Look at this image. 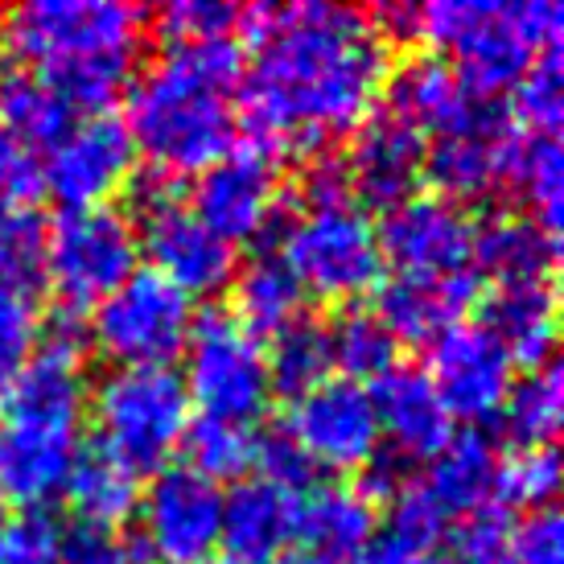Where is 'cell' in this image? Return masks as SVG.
Instances as JSON below:
<instances>
[{
	"mask_svg": "<svg viewBox=\"0 0 564 564\" xmlns=\"http://www.w3.org/2000/svg\"><path fill=\"white\" fill-rule=\"evenodd\" d=\"M243 124L264 153H322L376 116L392 46L350 4H256L243 13Z\"/></svg>",
	"mask_w": 564,
	"mask_h": 564,
	"instance_id": "6da1fadb",
	"label": "cell"
},
{
	"mask_svg": "<svg viewBox=\"0 0 564 564\" xmlns=\"http://www.w3.org/2000/svg\"><path fill=\"white\" fill-rule=\"evenodd\" d=\"M243 46L236 37L165 50L128 83V141L144 170L165 177L203 173L231 149L236 99L243 83Z\"/></svg>",
	"mask_w": 564,
	"mask_h": 564,
	"instance_id": "7a4b0ae2",
	"label": "cell"
},
{
	"mask_svg": "<svg viewBox=\"0 0 564 564\" xmlns=\"http://www.w3.org/2000/svg\"><path fill=\"white\" fill-rule=\"evenodd\" d=\"M87 404L83 334L70 322L42 329L33 359L0 388V507L46 511L79 457Z\"/></svg>",
	"mask_w": 564,
	"mask_h": 564,
	"instance_id": "3957f363",
	"label": "cell"
},
{
	"mask_svg": "<svg viewBox=\"0 0 564 564\" xmlns=\"http://www.w3.org/2000/svg\"><path fill=\"white\" fill-rule=\"evenodd\" d=\"M144 13L120 0H33L4 17V42L79 116H104L128 87Z\"/></svg>",
	"mask_w": 564,
	"mask_h": 564,
	"instance_id": "277c9868",
	"label": "cell"
},
{
	"mask_svg": "<svg viewBox=\"0 0 564 564\" xmlns=\"http://www.w3.org/2000/svg\"><path fill=\"white\" fill-rule=\"evenodd\" d=\"M416 42H433L454 58V75L474 99L516 91L532 63L564 42L556 0H437L416 9Z\"/></svg>",
	"mask_w": 564,
	"mask_h": 564,
	"instance_id": "5b68a950",
	"label": "cell"
},
{
	"mask_svg": "<svg viewBox=\"0 0 564 564\" xmlns=\"http://www.w3.org/2000/svg\"><path fill=\"white\" fill-rule=\"evenodd\" d=\"M95 445L128 470H165L189 429V395L173 367H111L91 388Z\"/></svg>",
	"mask_w": 564,
	"mask_h": 564,
	"instance_id": "8992f818",
	"label": "cell"
},
{
	"mask_svg": "<svg viewBox=\"0 0 564 564\" xmlns=\"http://www.w3.org/2000/svg\"><path fill=\"white\" fill-rule=\"evenodd\" d=\"M281 260L297 276L301 293L329 305H355L383 276L376 223L355 203L301 206L281 239Z\"/></svg>",
	"mask_w": 564,
	"mask_h": 564,
	"instance_id": "52a82bcc",
	"label": "cell"
},
{
	"mask_svg": "<svg viewBox=\"0 0 564 564\" xmlns=\"http://www.w3.org/2000/svg\"><path fill=\"white\" fill-rule=\"evenodd\" d=\"M141 264L137 223L116 206L63 210V219L46 227L42 276L66 314H87L108 301Z\"/></svg>",
	"mask_w": 564,
	"mask_h": 564,
	"instance_id": "ba28073f",
	"label": "cell"
},
{
	"mask_svg": "<svg viewBox=\"0 0 564 564\" xmlns=\"http://www.w3.org/2000/svg\"><path fill=\"white\" fill-rule=\"evenodd\" d=\"M182 383H186L189 408H198L210 421H260L272 400L264 338H256L231 310H210L194 317Z\"/></svg>",
	"mask_w": 564,
	"mask_h": 564,
	"instance_id": "9c48e42d",
	"label": "cell"
},
{
	"mask_svg": "<svg viewBox=\"0 0 564 564\" xmlns=\"http://www.w3.org/2000/svg\"><path fill=\"white\" fill-rule=\"evenodd\" d=\"M189 329L194 301L144 268L91 310V343L111 367H170L186 350Z\"/></svg>",
	"mask_w": 564,
	"mask_h": 564,
	"instance_id": "30bf717a",
	"label": "cell"
},
{
	"mask_svg": "<svg viewBox=\"0 0 564 564\" xmlns=\"http://www.w3.org/2000/svg\"><path fill=\"white\" fill-rule=\"evenodd\" d=\"M519 141L523 132L495 99H470L449 124L433 132V144H424V173L437 186L433 194L457 206L495 198L511 186Z\"/></svg>",
	"mask_w": 564,
	"mask_h": 564,
	"instance_id": "8fae6325",
	"label": "cell"
},
{
	"mask_svg": "<svg viewBox=\"0 0 564 564\" xmlns=\"http://www.w3.org/2000/svg\"><path fill=\"white\" fill-rule=\"evenodd\" d=\"M284 433L314 470H362L383 449L371 388L338 376L293 400Z\"/></svg>",
	"mask_w": 564,
	"mask_h": 564,
	"instance_id": "7c38bea8",
	"label": "cell"
},
{
	"mask_svg": "<svg viewBox=\"0 0 564 564\" xmlns=\"http://www.w3.org/2000/svg\"><path fill=\"white\" fill-rule=\"evenodd\" d=\"M141 544L161 564H206L219 549L223 490L189 466H170L141 495Z\"/></svg>",
	"mask_w": 564,
	"mask_h": 564,
	"instance_id": "4fadbf2b",
	"label": "cell"
},
{
	"mask_svg": "<svg viewBox=\"0 0 564 564\" xmlns=\"http://www.w3.org/2000/svg\"><path fill=\"white\" fill-rule=\"evenodd\" d=\"M132 173H137V149L128 141V128L104 111V116H83L50 149L46 165H37V182L54 203H63V210H91V206H111Z\"/></svg>",
	"mask_w": 564,
	"mask_h": 564,
	"instance_id": "5bb4252c",
	"label": "cell"
},
{
	"mask_svg": "<svg viewBox=\"0 0 564 564\" xmlns=\"http://www.w3.org/2000/svg\"><path fill=\"white\" fill-rule=\"evenodd\" d=\"M281 206V165L264 149H227L215 165H206L194 182V215L223 243H251L276 219Z\"/></svg>",
	"mask_w": 564,
	"mask_h": 564,
	"instance_id": "9a60e30c",
	"label": "cell"
},
{
	"mask_svg": "<svg viewBox=\"0 0 564 564\" xmlns=\"http://www.w3.org/2000/svg\"><path fill=\"white\" fill-rule=\"evenodd\" d=\"M379 256L395 276H449L474 260V219L466 206L441 194H412L383 210L376 227Z\"/></svg>",
	"mask_w": 564,
	"mask_h": 564,
	"instance_id": "2e32d148",
	"label": "cell"
},
{
	"mask_svg": "<svg viewBox=\"0 0 564 564\" xmlns=\"http://www.w3.org/2000/svg\"><path fill=\"white\" fill-rule=\"evenodd\" d=\"M424 376L437 388L441 404L449 408L454 421L462 416L470 424H486L499 416L502 400L516 383V362L482 326L462 322L429 346Z\"/></svg>",
	"mask_w": 564,
	"mask_h": 564,
	"instance_id": "e0dca14e",
	"label": "cell"
},
{
	"mask_svg": "<svg viewBox=\"0 0 564 564\" xmlns=\"http://www.w3.org/2000/svg\"><path fill=\"white\" fill-rule=\"evenodd\" d=\"M141 256L153 260L149 272L170 281L177 293L194 297H215L231 289L236 276V248L223 243L189 206L173 203L158 215L141 219Z\"/></svg>",
	"mask_w": 564,
	"mask_h": 564,
	"instance_id": "ac0fdd59",
	"label": "cell"
},
{
	"mask_svg": "<svg viewBox=\"0 0 564 564\" xmlns=\"http://www.w3.org/2000/svg\"><path fill=\"white\" fill-rule=\"evenodd\" d=\"M346 177H350V194L359 203L392 210L416 194V182L424 177V137L416 128L376 111L367 124L355 128Z\"/></svg>",
	"mask_w": 564,
	"mask_h": 564,
	"instance_id": "d6986e66",
	"label": "cell"
},
{
	"mask_svg": "<svg viewBox=\"0 0 564 564\" xmlns=\"http://www.w3.org/2000/svg\"><path fill=\"white\" fill-rule=\"evenodd\" d=\"M383 433V449L400 454L404 462H433L454 441V416L441 404L437 388L429 383L421 367L395 362L371 388Z\"/></svg>",
	"mask_w": 564,
	"mask_h": 564,
	"instance_id": "ffe728a7",
	"label": "cell"
},
{
	"mask_svg": "<svg viewBox=\"0 0 564 564\" xmlns=\"http://www.w3.org/2000/svg\"><path fill=\"white\" fill-rule=\"evenodd\" d=\"M478 305V276L449 272V276H392L379 284L376 317L388 326L395 343L433 346L445 334L466 322Z\"/></svg>",
	"mask_w": 564,
	"mask_h": 564,
	"instance_id": "44dd1931",
	"label": "cell"
},
{
	"mask_svg": "<svg viewBox=\"0 0 564 564\" xmlns=\"http://www.w3.org/2000/svg\"><path fill=\"white\" fill-rule=\"evenodd\" d=\"M297 532V495L264 478H239L223 495L219 549L227 564H276Z\"/></svg>",
	"mask_w": 564,
	"mask_h": 564,
	"instance_id": "7402d4cb",
	"label": "cell"
},
{
	"mask_svg": "<svg viewBox=\"0 0 564 564\" xmlns=\"http://www.w3.org/2000/svg\"><path fill=\"white\" fill-rule=\"evenodd\" d=\"M482 301V329L511 355V362H523L528 371L552 362L556 350V281H507L490 284Z\"/></svg>",
	"mask_w": 564,
	"mask_h": 564,
	"instance_id": "603a6c76",
	"label": "cell"
},
{
	"mask_svg": "<svg viewBox=\"0 0 564 564\" xmlns=\"http://www.w3.org/2000/svg\"><path fill=\"white\" fill-rule=\"evenodd\" d=\"M379 523L376 502L355 486H314L297 499V540L317 564H350L371 549Z\"/></svg>",
	"mask_w": 564,
	"mask_h": 564,
	"instance_id": "cb8c5ba5",
	"label": "cell"
},
{
	"mask_svg": "<svg viewBox=\"0 0 564 564\" xmlns=\"http://www.w3.org/2000/svg\"><path fill=\"white\" fill-rule=\"evenodd\" d=\"M379 99H383V116L416 128L421 137H433L470 104L474 95L462 87V79L445 58L421 54V58H408L395 66Z\"/></svg>",
	"mask_w": 564,
	"mask_h": 564,
	"instance_id": "d4e9b609",
	"label": "cell"
},
{
	"mask_svg": "<svg viewBox=\"0 0 564 564\" xmlns=\"http://www.w3.org/2000/svg\"><path fill=\"white\" fill-rule=\"evenodd\" d=\"M499 466L502 457L495 441L482 433H462L429 462V474L416 478V486L449 519L474 516L490 502H499Z\"/></svg>",
	"mask_w": 564,
	"mask_h": 564,
	"instance_id": "484cf974",
	"label": "cell"
},
{
	"mask_svg": "<svg viewBox=\"0 0 564 564\" xmlns=\"http://www.w3.org/2000/svg\"><path fill=\"white\" fill-rule=\"evenodd\" d=\"M474 260L495 284L507 281H556V236L523 210H499L474 227Z\"/></svg>",
	"mask_w": 564,
	"mask_h": 564,
	"instance_id": "4316f807",
	"label": "cell"
},
{
	"mask_svg": "<svg viewBox=\"0 0 564 564\" xmlns=\"http://www.w3.org/2000/svg\"><path fill=\"white\" fill-rule=\"evenodd\" d=\"M79 124V111L66 104V95L37 70L17 66L0 79V128L25 153L54 149L70 128Z\"/></svg>",
	"mask_w": 564,
	"mask_h": 564,
	"instance_id": "83f0119b",
	"label": "cell"
},
{
	"mask_svg": "<svg viewBox=\"0 0 564 564\" xmlns=\"http://www.w3.org/2000/svg\"><path fill=\"white\" fill-rule=\"evenodd\" d=\"M66 502L75 507L79 523L91 528H120L141 507V478L128 470L120 457H111L99 445L79 449L75 466L63 486Z\"/></svg>",
	"mask_w": 564,
	"mask_h": 564,
	"instance_id": "f1b7e54d",
	"label": "cell"
},
{
	"mask_svg": "<svg viewBox=\"0 0 564 564\" xmlns=\"http://www.w3.org/2000/svg\"><path fill=\"white\" fill-rule=\"evenodd\" d=\"M231 297L236 310L231 314L256 334V338H272L284 326H293L301 317V293L297 276L289 272V264L281 260V251H260L256 260H248L243 268H236L231 276Z\"/></svg>",
	"mask_w": 564,
	"mask_h": 564,
	"instance_id": "f546056e",
	"label": "cell"
},
{
	"mask_svg": "<svg viewBox=\"0 0 564 564\" xmlns=\"http://www.w3.org/2000/svg\"><path fill=\"white\" fill-rule=\"evenodd\" d=\"M495 421H502V433L516 449H549L564 421L561 367L544 362L523 379H516Z\"/></svg>",
	"mask_w": 564,
	"mask_h": 564,
	"instance_id": "4dcf8cb0",
	"label": "cell"
},
{
	"mask_svg": "<svg viewBox=\"0 0 564 564\" xmlns=\"http://www.w3.org/2000/svg\"><path fill=\"white\" fill-rule=\"evenodd\" d=\"M329 338V362L338 379L350 383H376L395 367V338L388 334V326L367 310H346L334 322H326Z\"/></svg>",
	"mask_w": 564,
	"mask_h": 564,
	"instance_id": "1f68e13d",
	"label": "cell"
},
{
	"mask_svg": "<svg viewBox=\"0 0 564 564\" xmlns=\"http://www.w3.org/2000/svg\"><path fill=\"white\" fill-rule=\"evenodd\" d=\"M268 376H272V392H284V395H293V400L305 392H314L317 383L334 379L326 322L297 317L293 326H284L281 334H272V346H268Z\"/></svg>",
	"mask_w": 564,
	"mask_h": 564,
	"instance_id": "d6a6232c",
	"label": "cell"
},
{
	"mask_svg": "<svg viewBox=\"0 0 564 564\" xmlns=\"http://www.w3.org/2000/svg\"><path fill=\"white\" fill-rule=\"evenodd\" d=\"M528 203V219H535L544 231H561V206H564V158L561 144L552 137H523L511 165V186Z\"/></svg>",
	"mask_w": 564,
	"mask_h": 564,
	"instance_id": "836d02e7",
	"label": "cell"
},
{
	"mask_svg": "<svg viewBox=\"0 0 564 564\" xmlns=\"http://www.w3.org/2000/svg\"><path fill=\"white\" fill-rule=\"evenodd\" d=\"M182 449H186V457H189V470L210 478L215 486H219L223 478L239 482V478L256 466V429H251V424L198 416V421H189Z\"/></svg>",
	"mask_w": 564,
	"mask_h": 564,
	"instance_id": "e575fe53",
	"label": "cell"
},
{
	"mask_svg": "<svg viewBox=\"0 0 564 564\" xmlns=\"http://www.w3.org/2000/svg\"><path fill=\"white\" fill-rule=\"evenodd\" d=\"M561 120H564V63H561V50H549L519 79L511 124L523 137H552L556 141Z\"/></svg>",
	"mask_w": 564,
	"mask_h": 564,
	"instance_id": "d590c367",
	"label": "cell"
},
{
	"mask_svg": "<svg viewBox=\"0 0 564 564\" xmlns=\"http://www.w3.org/2000/svg\"><path fill=\"white\" fill-rule=\"evenodd\" d=\"M46 223L30 203H0V284L33 289L42 281Z\"/></svg>",
	"mask_w": 564,
	"mask_h": 564,
	"instance_id": "8d00e7d4",
	"label": "cell"
},
{
	"mask_svg": "<svg viewBox=\"0 0 564 564\" xmlns=\"http://www.w3.org/2000/svg\"><path fill=\"white\" fill-rule=\"evenodd\" d=\"M243 25V9L227 0H173L153 13V33L170 50L203 46V42H223Z\"/></svg>",
	"mask_w": 564,
	"mask_h": 564,
	"instance_id": "74e56055",
	"label": "cell"
},
{
	"mask_svg": "<svg viewBox=\"0 0 564 564\" xmlns=\"http://www.w3.org/2000/svg\"><path fill=\"white\" fill-rule=\"evenodd\" d=\"M561 490V454L556 449H516L499 466V499L502 507H528L549 511Z\"/></svg>",
	"mask_w": 564,
	"mask_h": 564,
	"instance_id": "f35d334b",
	"label": "cell"
},
{
	"mask_svg": "<svg viewBox=\"0 0 564 564\" xmlns=\"http://www.w3.org/2000/svg\"><path fill=\"white\" fill-rule=\"evenodd\" d=\"M42 343V310L33 289L0 284V388L33 359Z\"/></svg>",
	"mask_w": 564,
	"mask_h": 564,
	"instance_id": "ab89813d",
	"label": "cell"
},
{
	"mask_svg": "<svg viewBox=\"0 0 564 564\" xmlns=\"http://www.w3.org/2000/svg\"><path fill=\"white\" fill-rule=\"evenodd\" d=\"M516 552V523L502 502H490L482 511L462 519L454 532V564H511Z\"/></svg>",
	"mask_w": 564,
	"mask_h": 564,
	"instance_id": "60d3db41",
	"label": "cell"
},
{
	"mask_svg": "<svg viewBox=\"0 0 564 564\" xmlns=\"http://www.w3.org/2000/svg\"><path fill=\"white\" fill-rule=\"evenodd\" d=\"M0 564H63V523L50 511L4 516Z\"/></svg>",
	"mask_w": 564,
	"mask_h": 564,
	"instance_id": "b9f144b4",
	"label": "cell"
},
{
	"mask_svg": "<svg viewBox=\"0 0 564 564\" xmlns=\"http://www.w3.org/2000/svg\"><path fill=\"white\" fill-rule=\"evenodd\" d=\"M63 564H153V556L144 552L141 535L79 523L63 532Z\"/></svg>",
	"mask_w": 564,
	"mask_h": 564,
	"instance_id": "7bdbcfd3",
	"label": "cell"
},
{
	"mask_svg": "<svg viewBox=\"0 0 564 564\" xmlns=\"http://www.w3.org/2000/svg\"><path fill=\"white\" fill-rule=\"evenodd\" d=\"M256 466H260V474H256V478L281 486V490L297 495V499L305 495V490H314V486H317L314 462L301 454L284 429H281V433H268V437H256Z\"/></svg>",
	"mask_w": 564,
	"mask_h": 564,
	"instance_id": "ee69618b",
	"label": "cell"
},
{
	"mask_svg": "<svg viewBox=\"0 0 564 564\" xmlns=\"http://www.w3.org/2000/svg\"><path fill=\"white\" fill-rule=\"evenodd\" d=\"M511 564H564V523L556 511H532L516 528Z\"/></svg>",
	"mask_w": 564,
	"mask_h": 564,
	"instance_id": "f6af8a7d",
	"label": "cell"
},
{
	"mask_svg": "<svg viewBox=\"0 0 564 564\" xmlns=\"http://www.w3.org/2000/svg\"><path fill=\"white\" fill-rule=\"evenodd\" d=\"M355 203L350 194V177H346V161L314 153L310 165L301 170V206H338Z\"/></svg>",
	"mask_w": 564,
	"mask_h": 564,
	"instance_id": "bcb514c9",
	"label": "cell"
},
{
	"mask_svg": "<svg viewBox=\"0 0 564 564\" xmlns=\"http://www.w3.org/2000/svg\"><path fill=\"white\" fill-rule=\"evenodd\" d=\"M33 194H42L37 161L0 128V203H30Z\"/></svg>",
	"mask_w": 564,
	"mask_h": 564,
	"instance_id": "7dc6e473",
	"label": "cell"
},
{
	"mask_svg": "<svg viewBox=\"0 0 564 564\" xmlns=\"http://www.w3.org/2000/svg\"><path fill=\"white\" fill-rule=\"evenodd\" d=\"M362 556H367V564H454L445 552H400L383 540H371V549Z\"/></svg>",
	"mask_w": 564,
	"mask_h": 564,
	"instance_id": "c3c4849f",
	"label": "cell"
},
{
	"mask_svg": "<svg viewBox=\"0 0 564 564\" xmlns=\"http://www.w3.org/2000/svg\"><path fill=\"white\" fill-rule=\"evenodd\" d=\"M276 564H317V561H310V556H305V561H276Z\"/></svg>",
	"mask_w": 564,
	"mask_h": 564,
	"instance_id": "681fc988",
	"label": "cell"
},
{
	"mask_svg": "<svg viewBox=\"0 0 564 564\" xmlns=\"http://www.w3.org/2000/svg\"><path fill=\"white\" fill-rule=\"evenodd\" d=\"M0 46H4V13H0Z\"/></svg>",
	"mask_w": 564,
	"mask_h": 564,
	"instance_id": "f907efd6",
	"label": "cell"
},
{
	"mask_svg": "<svg viewBox=\"0 0 564 564\" xmlns=\"http://www.w3.org/2000/svg\"><path fill=\"white\" fill-rule=\"evenodd\" d=\"M206 564H215V561H206Z\"/></svg>",
	"mask_w": 564,
	"mask_h": 564,
	"instance_id": "816d5d0a",
	"label": "cell"
}]
</instances>
